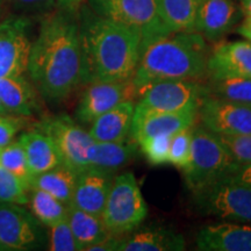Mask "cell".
I'll return each mask as SVG.
<instances>
[{"label":"cell","instance_id":"1","mask_svg":"<svg viewBox=\"0 0 251 251\" xmlns=\"http://www.w3.org/2000/svg\"><path fill=\"white\" fill-rule=\"evenodd\" d=\"M27 72L42 98L68 99L81 84L79 21L76 12L59 9L42 21L31 43Z\"/></svg>","mask_w":251,"mask_h":251},{"label":"cell","instance_id":"2","mask_svg":"<svg viewBox=\"0 0 251 251\" xmlns=\"http://www.w3.org/2000/svg\"><path fill=\"white\" fill-rule=\"evenodd\" d=\"M81 84L133 78L141 52L140 31L84 9L79 21Z\"/></svg>","mask_w":251,"mask_h":251},{"label":"cell","instance_id":"3","mask_svg":"<svg viewBox=\"0 0 251 251\" xmlns=\"http://www.w3.org/2000/svg\"><path fill=\"white\" fill-rule=\"evenodd\" d=\"M209 51L197 31H174L141 42L140 59L131 80L141 92L162 80L207 78Z\"/></svg>","mask_w":251,"mask_h":251},{"label":"cell","instance_id":"4","mask_svg":"<svg viewBox=\"0 0 251 251\" xmlns=\"http://www.w3.org/2000/svg\"><path fill=\"white\" fill-rule=\"evenodd\" d=\"M241 166L218 135L203 127H194L191 161L183 170L188 190L235 176Z\"/></svg>","mask_w":251,"mask_h":251},{"label":"cell","instance_id":"5","mask_svg":"<svg viewBox=\"0 0 251 251\" xmlns=\"http://www.w3.org/2000/svg\"><path fill=\"white\" fill-rule=\"evenodd\" d=\"M191 193L193 208L199 214L251 226V185L235 176L203 185Z\"/></svg>","mask_w":251,"mask_h":251},{"label":"cell","instance_id":"6","mask_svg":"<svg viewBox=\"0 0 251 251\" xmlns=\"http://www.w3.org/2000/svg\"><path fill=\"white\" fill-rule=\"evenodd\" d=\"M148 215L140 186L131 172L115 176L101 219L108 233L114 236L131 233Z\"/></svg>","mask_w":251,"mask_h":251},{"label":"cell","instance_id":"7","mask_svg":"<svg viewBox=\"0 0 251 251\" xmlns=\"http://www.w3.org/2000/svg\"><path fill=\"white\" fill-rule=\"evenodd\" d=\"M96 14L139 30L142 41L171 33L161 14L159 0H89Z\"/></svg>","mask_w":251,"mask_h":251},{"label":"cell","instance_id":"8","mask_svg":"<svg viewBox=\"0 0 251 251\" xmlns=\"http://www.w3.org/2000/svg\"><path fill=\"white\" fill-rule=\"evenodd\" d=\"M208 94L207 85L196 80H162L150 84L140 92L135 108L152 112H181L199 109Z\"/></svg>","mask_w":251,"mask_h":251},{"label":"cell","instance_id":"9","mask_svg":"<svg viewBox=\"0 0 251 251\" xmlns=\"http://www.w3.org/2000/svg\"><path fill=\"white\" fill-rule=\"evenodd\" d=\"M37 129L51 137L61 153L63 164L76 172L89 169L87 151L94 140L89 130L80 127L74 119L65 114L55 115L41 121Z\"/></svg>","mask_w":251,"mask_h":251},{"label":"cell","instance_id":"10","mask_svg":"<svg viewBox=\"0 0 251 251\" xmlns=\"http://www.w3.org/2000/svg\"><path fill=\"white\" fill-rule=\"evenodd\" d=\"M45 237L41 222L21 205L0 202V248L2 251L34 250Z\"/></svg>","mask_w":251,"mask_h":251},{"label":"cell","instance_id":"11","mask_svg":"<svg viewBox=\"0 0 251 251\" xmlns=\"http://www.w3.org/2000/svg\"><path fill=\"white\" fill-rule=\"evenodd\" d=\"M77 103L75 117L80 124L91 125L97 118L124 101H134L140 92L133 80L92 81L86 84Z\"/></svg>","mask_w":251,"mask_h":251},{"label":"cell","instance_id":"12","mask_svg":"<svg viewBox=\"0 0 251 251\" xmlns=\"http://www.w3.org/2000/svg\"><path fill=\"white\" fill-rule=\"evenodd\" d=\"M30 23L26 17L14 15L0 23V79L25 75L31 48Z\"/></svg>","mask_w":251,"mask_h":251},{"label":"cell","instance_id":"13","mask_svg":"<svg viewBox=\"0 0 251 251\" xmlns=\"http://www.w3.org/2000/svg\"><path fill=\"white\" fill-rule=\"evenodd\" d=\"M198 119L216 135L251 134V106L207 94L198 109Z\"/></svg>","mask_w":251,"mask_h":251},{"label":"cell","instance_id":"14","mask_svg":"<svg viewBox=\"0 0 251 251\" xmlns=\"http://www.w3.org/2000/svg\"><path fill=\"white\" fill-rule=\"evenodd\" d=\"M197 119L198 109H187L181 112H152L135 108L131 136L136 142L149 136H174L181 130L196 126Z\"/></svg>","mask_w":251,"mask_h":251},{"label":"cell","instance_id":"15","mask_svg":"<svg viewBox=\"0 0 251 251\" xmlns=\"http://www.w3.org/2000/svg\"><path fill=\"white\" fill-rule=\"evenodd\" d=\"M251 77V42L235 41L216 45L207 59V78Z\"/></svg>","mask_w":251,"mask_h":251},{"label":"cell","instance_id":"16","mask_svg":"<svg viewBox=\"0 0 251 251\" xmlns=\"http://www.w3.org/2000/svg\"><path fill=\"white\" fill-rule=\"evenodd\" d=\"M200 251H251V226L224 221L205 226L198 231Z\"/></svg>","mask_w":251,"mask_h":251},{"label":"cell","instance_id":"17","mask_svg":"<svg viewBox=\"0 0 251 251\" xmlns=\"http://www.w3.org/2000/svg\"><path fill=\"white\" fill-rule=\"evenodd\" d=\"M240 13L233 0H200L194 31L201 34L205 40L216 41L234 27Z\"/></svg>","mask_w":251,"mask_h":251},{"label":"cell","instance_id":"18","mask_svg":"<svg viewBox=\"0 0 251 251\" xmlns=\"http://www.w3.org/2000/svg\"><path fill=\"white\" fill-rule=\"evenodd\" d=\"M115 176L89 168L78 172L71 205L101 216Z\"/></svg>","mask_w":251,"mask_h":251},{"label":"cell","instance_id":"19","mask_svg":"<svg viewBox=\"0 0 251 251\" xmlns=\"http://www.w3.org/2000/svg\"><path fill=\"white\" fill-rule=\"evenodd\" d=\"M39 91L25 75L0 79V102L6 112L18 117H31L40 111Z\"/></svg>","mask_w":251,"mask_h":251},{"label":"cell","instance_id":"20","mask_svg":"<svg viewBox=\"0 0 251 251\" xmlns=\"http://www.w3.org/2000/svg\"><path fill=\"white\" fill-rule=\"evenodd\" d=\"M134 101H124L105 112L91 124L89 133L97 142H118L131 135Z\"/></svg>","mask_w":251,"mask_h":251},{"label":"cell","instance_id":"21","mask_svg":"<svg viewBox=\"0 0 251 251\" xmlns=\"http://www.w3.org/2000/svg\"><path fill=\"white\" fill-rule=\"evenodd\" d=\"M139 143L133 136L118 142H97L93 141L87 151L89 168L114 175L131 162L137 152Z\"/></svg>","mask_w":251,"mask_h":251},{"label":"cell","instance_id":"22","mask_svg":"<svg viewBox=\"0 0 251 251\" xmlns=\"http://www.w3.org/2000/svg\"><path fill=\"white\" fill-rule=\"evenodd\" d=\"M33 177L63 164L61 153L49 135L39 129L28 130L19 137Z\"/></svg>","mask_w":251,"mask_h":251},{"label":"cell","instance_id":"23","mask_svg":"<svg viewBox=\"0 0 251 251\" xmlns=\"http://www.w3.org/2000/svg\"><path fill=\"white\" fill-rule=\"evenodd\" d=\"M185 248L181 234L163 227H147L121 237L119 251H183Z\"/></svg>","mask_w":251,"mask_h":251},{"label":"cell","instance_id":"24","mask_svg":"<svg viewBox=\"0 0 251 251\" xmlns=\"http://www.w3.org/2000/svg\"><path fill=\"white\" fill-rule=\"evenodd\" d=\"M67 220L76 240L78 250L87 251L93 244L111 236L103 225L101 216L83 211L71 203L68 207Z\"/></svg>","mask_w":251,"mask_h":251},{"label":"cell","instance_id":"25","mask_svg":"<svg viewBox=\"0 0 251 251\" xmlns=\"http://www.w3.org/2000/svg\"><path fill=\"white\" fill-rule=\"evenodd\" d=\"M78 172L65 164H61L51 170L35 175L31 179L30 188L46 191L65 205H70L74 197Z\"/></svg>","mask_w":251,"mask_h":251},{"label":"cell","instance_id":"26","mask_svg":"<svg viewBox=\"0 0 251 251\" xmlns=\"http://www.w3.org/2000/svg\"><path fill=\"white\" fill-rule=\"evenodd\" d=\"M200 0H159L161 14L168 29L194 31V23Z\"/></svg>","mask_w":251,"mask_h":251},{"label":"cell","instance_id":"27","mask_svg":"<svg viewBox=\"0 0 251 251\" xmlns=\"http://www.w3.org/2000/svg\"><path fill=\"white\" fill-rule=\"evenodd\" d=\"M27 205H29L31 214L47 227L67 219L69 206L39 188H30Z\"/></svg>","mask_w":251,"mask_h":251},{"label":"cell","instance_id":"28","mask_svg":"<svg viewBox=\"0 0 251 251\" xmlns=\"http://www.w3.org/2000/svg\"><path fill=\"white\" fill-rule=\"evenodd\" d=\"M207 89L211 96L251 106V77L209 79Z\"/></svg>","mask_w":251,"mask_h":251},{"label":"cell","instance_id":"29","mask_svg":"<svg viewBox=\"0 0 251 251\" xmlns=\"http://www.w3.org/2000/svg\"><path fill=\"white\" fill-rule=\"evenodd\" d=\"M0 165L13 174L15 177L23 181L28 190H30L33 174L28 166L26 155L19 139L13 140L0 148Z\"/></svg>","mask_w":251,"mask_h":251},{"label":"cell","instance_id":"30","mask_svg":"<svg viewBox=\"0 0 251 251\" xmlns=\"http://www.w3.org/2000/svg\"><path fill=\"white\" fill-rule=\"evenodd\" d=\"M28 193L23 181L0 165V202L26 206Z\"/></svg>","mask_w":251,"mask_h":251},{"label":"cell","instance_id":"31","mask_svg":"<svg viewBox=\"0 0 251 251\" xmlns=\"http://www.w3.org/2000/svg\"><path fill=\"white\" fill-rule=\"evenodd\" d=\"M196 126L187 128L175 134L171 139L169 164L184 170L191 161V149H192V136Z\"/></svg>","mask_w":251,"mask_h":251},{"label":"cell","instance_id":"32","mask_svg":"<svg viewBox=\"0 0 251 251\" xmlns=\"http://www.w3.org/2000/svg\"><path fill=\"white\" fill-rule=\"evenodd\" d=\"M171 139L172 136L169 135H159V136L144 137L137 143L150 164L163 165L169 164Z\"/></svg>","mask_w":251,"mask_h":251},{"label":"cell","instance_id":"33","mask_svg":"<svg viewBox=\"0 0 251 251\" xmlns=\"http://www.w3.org/2000/svg\"><path fill=\"white\" fill-rule=\"evenodd\" d=\"M48 249L51 251H77L78 247L67 219L50 226Z\"/></svg>","mask_w":251,"mask_h":251},{"label":"cell","instance_id":"34","mask_svg":"<svg viewBox=\"0 0 251 251\" xmlns=\"http://www.w3.org/2000/svg\"><path fill=\"white\" fill-rule=\"evenodd\" d=\"M228 151L241 165L251 164V134L218 135Z\"/></svg>","mask_w":251,"mask_h":251},{"label":"cell","instance_id":"35","mask_svg":"<svg viewBox=\"0 0 251 251\" xmlns=\"http://www.w3.org/2000/svg\"><path fill=\"white\" fill-rule=\"evenodd\" d=\"M26 125L24 117L0 113V148L14 140V136Z\"/></svg>","mask_w":251,"mask_h":251},{"label":"cell","instance_id":"36","mask_svg":"<svg viewBox=\"0 0 251 251\" xmlns=\"http://www.w3.org/2000/svg\"><path fill=\"white\" fill-rule=\"evenodd\" d=\"M11 2L20 11L27 13L48 12L57 4V0H11Z\"/></svg>","mask_w":251,"mask_h":251},{"label":"cell","instance_id":"37","mask_svg":"<svg viewBox=\"0 0 251 251\" xmlns=\"http://www.w3.org/2000/svg\"><path fill=\"white\" fill-rule=\"evenodd\" d=\"M121 237L111 235L105 240L100 241L99 243L93 244L90 247L87 251H119V246H120Z\"/></svg>","mask_w":251,"mask_h":251},{"label":"cell","instance_id":"38","mask_svg":"<svg viewBox=\"0 0 251 251\" xmlns=\"http://www.w3.org/2000/svg\"><path fill=\"white\" fill-rule=\"evenodd\" d=\"M237 33L247 41L251 42V17H246L243 23L237 28Z\"/></svg>","mask_w":251,"mask_h":251},{"label":"cell","instance_id":"39","mask_svg":"<svg viewBox=\"0 0 251 251\" xmlns=\"http://www.w3.org/2000/svg\"><path fill=\"white\" fill-rule=\"evenodd\" d=\"M235 177L238 180L243 181V183L251 185V164L250 165H242L238 172L235 175Z\"/></svg>","mask_w":251,"mask_h":251},{"label":"cell","instance_id":"40","mask_svg":"<svg viewBox=\"0 0 251 251\" xmlns=\"http://www.w3.org/2000/svg\"><path fill=\"white\" fill-rule=\"evenodd\" d=\"M80 2L81 0H57V5L59 6V8L70 12H77Z\"/></svg>","mask_w":251,"mask_h":251},{"label":"cell","instance_id":"41","mask_svg":"<svg viewBox=\"0 0 251 251\" xmlns=\"http://www.w3.org/2000/svg\"><path fill=\"white\" fill-rule=\"evenodd\" d=\"M241 12L246 17H251V0H241Z\"/></svg>","mask_w":251,"mask_h":251},{"label":"cell","instance_id":"42","mask_svg":"<svg viewBox=\"0 0 251 251\" xmlns=\"http://www.w3.org/2000/svg\"><path fill=\"white\" fill-rule=\"evenodd\" d=\"M0 113H7V112H6V109L4 108V106H2L1 102H0ZM8 114H9V113H8Z\"/></svg>","mask_w":251,"mask_h":251},{"label":"cell","instance_id":"43","mask_svg":"<svg viewBox=\"0 0 251 251\" xmlns=\"http://www.w3.org/2000/svg\"><path fill=\"white\" fill-rule=\"evenodd\" d=\"M0 13H1V5H0Z\"/></svg>","mask_w":251,"mask_h":251},{"label":"cell","instance_id":"44","mask_svg":"<svg viewBox=\"0 0 251 251\" xmlns=\"http://www.w3.org/2000/svg\"><path fill=\"white\" fill-rule=\"evenodd\" d=\"M0 251H2V250H1V248H0Z\"/></svg>","mask_w":251,"mask_h":251}]
</instances>
